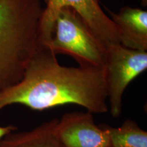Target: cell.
I'll list each match as a JSON object with an SVG mask.
<instances>
[{"label":"cell","mask_w":147,"mask_h":147,"mask_svg":"<svg viewBox=\"0 0 147 147\" xmlns=\"http://www.w3.org/2000/svg\"><path fill=\"white\" fill-rule=\"evenodd\" d=\"M105 8L115 24L120 44L129 49L146 51V11L127 5L121 8L118 12Z\"/></svg>","instance_id":"7"},{"label":"cell","mask_w":147,"mask_h":147,"mask_svg":"<svg viewBox=\"0 0 147 147\" xmlns=\"http://www.w3.org/2000/svg\"><path fill=\"white\" fill-rule=\"evenodd\" d=\"M44 46L56 55L71 56L79 65L104 67L105 48L69 7H63L58 12L51 39Z\"/></svg>","instance_id":"3"},{"label":"cell","mask_w":147,"mask_h":147,"mask_svg":"<svg viewBox=\"0 0 147 147\" xmlns=\"http://www.w3.org/2000/svg\"><path fill=\"white\" fill-rule=\"evenodd\" d=\"M56 55L42 45L29 61L21 80L0 91V110L13 104L38 111L75 104L92 114L108 112L104 69L62 65Z\"/></svg>","instance_id":"1"},{"label":"cell","mask_w":147,"mask_h":147,"mask_svg":"<svg viewBox=\"0 0 147 147\" xmlns=\"http://www.w3.org/2000/svg\"><path fill=\"white\" fill-rule=\"evenodd\" d=\"M63 7L76 11L95 36H104L113 27V22L101 8L99 0H47L40 22L42 38H50L57 14Z\"/></svg>","instance_id":"6"},{"label":"cell","mask_w":147,"mask_h":147,"mask_svg":"<svg viewBox=\"0 0 147 147\" xmlns=\"http://www.w3.org/2000/svg\"><path fill=\"white\" fill-rule=\"evenodd\" d=\"M17 129V127L14 125H8L2 127L0 126V139L2 138L3 137H4L5 135L10 133V132L16 131Z\"/></svg>","instance_id":"10"},{"label":"cell","mask_w":147,"mask_h":147,"mask_svg":"<svg viewBox=\"0 0 147 147\" xmlns=\"http://www.w3.org/2000/svg\"><path fill=\"white\" fill-rule=\"evenodd\" d=\"M147 68V52L113 43L105 47L104 73L110 115L120 117L123 95L128 85Z\"/></svg>","instance_id":"4"},{"label":"cell","mask_w":147,"mask_h":147,"mask_svg":"<svg viewBox=\"0 0 147 147\" xmlns=\"http://www.w3.org/2000/svg\"><path fill=\"white\" fill-rule=\"evenodd\" d=\"M41 0H0V91L23 77L42 46Z\"/></svg>","instance_id":"2"},{"label":"cell","mask_w":147,"mask_h":147,"mask_svg":"<svg viewBox=\"0 0 147 147\" xmlns=\"http://www.w3.org/2000/svg\"><path fill=\"white\" fill-rule=\"evenodd\" d=\"M58 121L54 118L28 131L10 132L0 139V147H62L57 134Z\"/></svg>","instance_id":"8"},{"label":"cell","mask_w":147,"mask_h":147,"mask_svg":"<svg viewBox=\"0 0 147 147\" xmlns=\"http://www.w3.org/2000/svg\"><path fill=\"white\" fill-rule=\"evenodd\" d=\"M57 134L62 147H110L106 129L95 123L88 111L63 115L58 121Z\"/></svg>","instance_id":"5"},{"label":"cell","mask_w":147,"mask_h":147,"mask_svg":"<svg viewBox=\"0 0 147 147\" xmlns=\"http://www.w3.org/2000/svg\"><path fill=\"white\" fill-rule=\"evenodd\" d=\"M102 125L108 132L110 147H147V132L134 120L127 119L118 127Z\"/></svg>","instance_id":"9"}]
</instances>
